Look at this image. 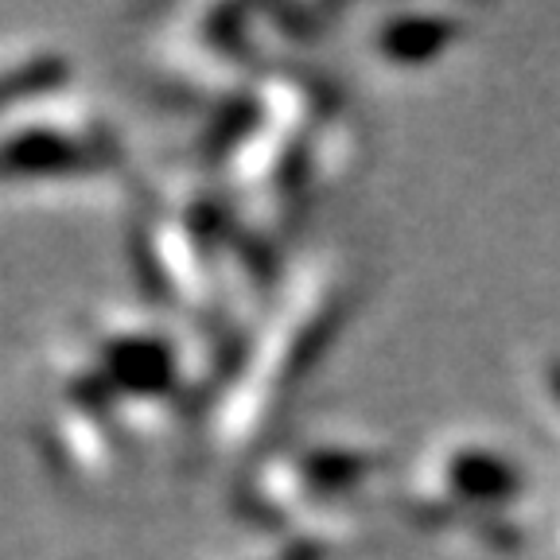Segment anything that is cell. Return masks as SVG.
Masks as SVG:
<instances>
[{"mask_svg":"<svg viewBox=\"0 0 560 560\" xmlns=\"http://www.w3.org/2000/svg\"><path fill=\"white\" fill-rule=\"evenodd\" d=\"M90 370L125 401H156L172 389V354L156 331H109L97 339Z\"/></svg>","mask_w":560,"mask_h":560,"instance_id":"obj_1","label":"cell"}]
</instances>
